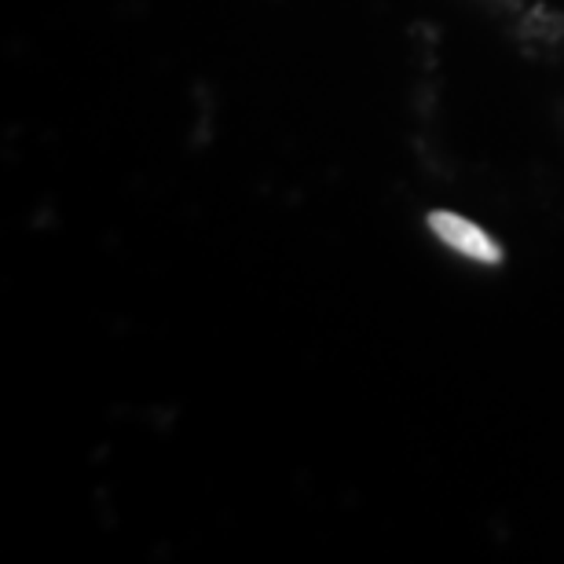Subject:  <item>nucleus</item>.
Masks as SVG:
<instances>
[{"label": "nucleus", "mask_w": 564, "mask_h": 564, "mask_svg": "<svg viewBox=\"0 0 564 564\" xmlns=\"http://www.w3.org/2000/svg\"><path fill=\"white\" fill-rule=\"evenodd\" d=\"M429 228H433L440 239L451 246V250L469 257V261H484V264H499L502 261V250L491 242V235L484 228H477V224L466 220V217H455V213H433V217H429Z\"/></svg>", "instance_id": "nucleus-1"}]
</instances>
